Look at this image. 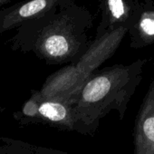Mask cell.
<instances>
[{"mask_svg":"<svg viewBox=\"0 0 154 154\" xmlns=\"http://www.w3.org/2000/svg\"><path fill=\"white\" fill-rule=\"evenodd\" d=\"M93 16L76 3L55 8L23 23L9 40L12 50L32 53L49 65L78 60L92 41Z\"/></svg>","mask_w":154,"mask_h":154,"instance_id":"1","label":"cell"},{"mask_svg":"<svg viewBox=\"0 0 154 154\" xmlns=\"http://www.w3.org/2000/svg\"><path fill=\"white\" fill-rule=\"evenodd\" d=\"M146 63V59H140L129 65L114 64L97 70L85 84L72 105L76 131L94 135L101 120L112 111L123 120L129 103L142 81Z\"/></svg>","mask_w":154,"mask_h":154,"instance_id":"2","label":"cell"},{"mask_svg":"<svg viewBox=\"0 0 154 154\" xmlns=\"http://www.w3.org/2000/svg\"><path fill=\"white\" fill-rule=\"evenodd\" d=\"M126 31L127 27L121 25L95 37L78 60L66 64L47 77L41 89L36 90L39 98L73 105L87 80L114 54Z\"/></svg>","mask_w":154,"mask_h":154,"instance_id":"3","label":"cell"},{"mask_svg":"<svg viewBox=\"0 0 154 154\" xmlns=\"http://www.w3.org/2000/svg\"><path fill=\"white\" fill-rule=\"evenodd\" d=\"M76 0H24L0 9V34L17 29L23 23L55 8L75 3Z\"/></svg>","mask_w":154,"mask_h":154,"instance_id":"4","label":"cell"},{"mask_svg":"<svg viewBox=\"0 0 154 154\" xmlns=\"http://www.w3.org/2000/svg\"><path fill=\"white\" fill-rule=\"evenodd\" d=\"M133 145V154H154V76L136 117Z\"/></svg>","mask_w":154,"mask_h":154,"instance_id":"5","label":"cell"},{"mask_svg":"<svg viewBox=\"0 0 154 154\" xmlns=\"http://www.w3.org/2000/svg\"><path fill=\"white\" fill-rule=\"evenodd\" d=\"M31 123H43L63 131H76L72 105L55 100L39 98L36 112Z\"/></svg>","mask_w":154,"mask_h":154,"instance_id":"6","label":"cell"},{"mask_svg":"<svg viewBox=\"0 0 154 154\" xmlns=\"http://www.w3.org/2000/svg\"><path fill=\"white\" fill-rule=\"evenodd\" d=\"M0 154H70L61 149L29 143L18 139L0 137Z\"/></svg>","mask_w":154,"mask_h":154,"instance_id":"7","label":"cell"},{"mask_svg":"<svg viewBox=\"0 0 154 154\" xmlns=\"http://www.w3.org/2000/svg\"><path fill=\"white\" fill-rule=\"evenodd\" d=\"M103 17L102 23L98 26L95 37L118 27L115 24L123 21L126 15V8L123 0H103Z\"/></svg>","mask_w":154,"mask_h":154,"instance_id":"8","label":"cell"},{"mask_svg":"<svg viewBox=\"0 0 154 154\" xmlns=\"http://www.w3.org/2000/svg\"><path fill=\"white\" fill-rule=\"evenodd\" d=\"M10 1H12V0H0V8L5 6V5H7V4H8Z\"/></svg>","mask_w":154,"mask_h":154,"instance_id":"9","label":"cell"},{"mask_svg":"<svg viewBox=\"0 0 154 154\" xmlns=\"http://www.w3.org/2000/svg\"><path fill=\"white\" fill-rule=\"evenodd\" d=\"M0 77H1V72H0Z\"/></svg>","mask_w":154,"mask_h":154,"instance_id":"10","label":"cell"}]
</instances>
